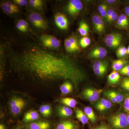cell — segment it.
Segmentation results:
<instances>
[{"instance_id": "obj_1", "label": "cell", "mask_w": 129, "mask_h": 129, "mask_svg": "<svg viewBox=\"0 0 129 129\" xmlns=\"http://www.w3.org/2000/svg\"><path fill=\"white\" fill-rule=\"evenodd\" d=\"M12 62L19 71L45 81L69 79L76 86L86 78L84 73L69 57L37 46L17 54Z\"/></svg>"}, {"instance_id": "obj_2", "label": "cell", "mask_w": 129, "mask_h": 129, "mask_svg": "<svg viewBox=\"0 0 129 129\" xmlns=\"http://www.w3.org/2000/svg\"><path fill=\"white\" fill-rule=\"evenodd\" d=\"M27 105V102L19 97H14L9 102V106L11 112L13 115H18Z\"/></svg>"}, {"instance_id": "obj_3", "label": "cell", "mask_w": 129, "mask_h": 129, "mask_svg": "<svg viewBox=\"0 0 129 129\" xmlns=\"http://www.w3.org/2000/svg\"><path fill=\"white\" fill-rule=\"evenodd\" d=\"M110 122L112 126L116 129H123L128 125L127 116L124 113L113 115L110 119Z\"/></svg>"}, {"instance_id": "obj_4", "label": "cell", "mask_w": 129, "mask_h": 129, "mask_svg": "<svg viewBox=\"0 0 129 129\" xmlns=\"http://www.w3.org/2000/svg\"><path fill=\"white\" fill-rule=\"evenodd\" d=\"M29 19L36 27L44 30L47 28L48 26L46 21L39 13L32 12L29 16Z\"/></svg>"}, {"instance_id": "obj_5", "label": "cell", "mask_w": 129, "mask_h": 129, "mask_svg": "<svg viewBox=\"0 0 129 129\" xmlns=\"http://www.w3.org/2000/svg\"><path fill=\"white\" fill-rule=\"evenodd\" d=\"M40 39L43 45L47 48L56 49L60 46V41L53 36L43 35L41 36Z\"/></svg>"}, {"instance_id": "obj_6", "label": "cell", "mask_w": 129, "mask_h": 129, "mask_svg": "<svg viewBox=\"0 0 129 129\" xmlns=\"http://www.w3.org/2000/svg\"><path fill=\"white\" fill-rule=\"evenodd\" d=\"M122 36L118 33L109 34L105 38L106 45L110 48H115L119 46L122 41Z\"/></svg>"}, {"instance_id": "obj_7", "label": "cell", "mask_w": 129, "mask_h": 129, "mask_svg": "<svg viewBox=\"0 0 129 129\" xmlns=\"http://www.w3.org/2000/svg\"><path fill=\"white\" fill-rule=\"evenodd\" d=\"M83 3L80 0H71L67 6V11L70 15L77 16L83 9Z\"/></svg>"}, {"instance_id": "obj_8", "label": "cell", "mask_w": 129, "mask_h": 129, "mask_svg": "<svg viewBox=\"0 0 129 129\" xmlns=\"http://www.w3.org/2000/svg\"><path fill=\"white\" fill-rule=\"evenodd\" d=\"M57 26L62 30H67L69 27V22L66 16L61 13H56L54 17Z\"/></svg>"}, {"instance_id": "obj_9", "label": "cell", "mask_w": 129, "mask_h": 129, "mask_svg": "<svg viewBox=\"0 0 129 129\" xmlns=\"http://www.w3.org/2000/svg\"><path fill=\"white\" fill-rule=\"evenodd\" d=\"M100 91L93 88H86L83 91L82 95L85 99L89 101L95 102L99 99Z\"/></svg>"}, {"instance_id": "obj_10", "label": "cell", "mask_w": 129, "mask_h": 129, "mask_svg": "<svg viewBox=\"0 0 129 129\" xmlns=\"http://www.w3.org/2000/svg\"><path fill=\"white\" fill-rule=\"evenodd\" d=\"M107 54V51L106 48L102 47H97L93 48L90 52L88 56L92 58H104Z\"/></svg>"}, {"instance_id": "obj_11", "label": "cell", "mask_w": 129, "mask_h": 129, "mask_svg": "<svg viewBox=\"0 0 129 129\" xmlns=\"http://www.w3.org/2000/svg\"><path fill=\"white\" fill-rule=\"evenodd\" d=\"M1 7L4 12L8 14H15L19 11V8L17 5L9 1L3 3Z\"/></svg>"}, {"instance_id": "obj_12", "label": "cell", "mask_w": 129, "mask_h": 129, "mask_svg": "<svg viewBox=\"0 0 129 129\" xmlns=\"http://www.w3.org/2000/svg\"><path fill=\"white\" fill-rule=\"evenodd\" d=\"M92 19L95 29L97 32L99 33L104 32L105 26L102 17L99 15H94L92 16Z\"/></svg>"}, {"instance_id": "obj_13", "label": "cell", "mask_w": 129, "mask_h": 129, "mask_svg": "<svg viewBox=\"0 0 129 129\" xmlns=\"http://www.w3.org/2000/svg\"><path fill=\"white\" fill-rule=\"evenodd\" d=\"M28 127V129H51V125L47 121H39L29 124Z\"/></svg>"}, {"instance_id": "obj_14", "label": "cell", "mask_w": 129, "mask_h": 129, "mask_svg": "<svg viewBox=\"0 0 129 129\" xmlns=\"http://www.w3.org/2000/svg\"><path fill=\"white\" fill-rule=\"evenodd\" d=\"M56 112L58 116L61 118L70 117L73 113L72 109L66 106H58L56 108Z\"/></svg>"}, {"instance_id": "obj_15", "label": "cell", "mask_w": 129, "mask_h": 129, "mask_svg": "<svg viewBox=\"0 0 129 129\" xmlns=\"http://www.w3.org/2000/svg\"><path fill=\"white\" fill-rule=\"evenodd\" d=\"M112 103L109 100L102 99L98 102L95 105V107L98 111L103 112L109 109L112 107Z\"/></svg>"}, {"instance_id": "obj_16", "label": "cell", "mask_w": 129, "mask_h": 129, "mask_svg": "<svg viewBox=\"0 0 129 129\" xmlns=\"http://www.w3.org/2000/svg\"><path fill=\"white\" fill-rule=\"evenodd\" d=\"M39 115L36 111L31 110L27 112L24 116L23 121L24 123L34 122L39 118Z\"/></svg>"}, {"instance_id": "obj_17", "label": "cell", "mask_w": 129, "mask_h": 129, "mask_svg": "<svg viewBox=\"0 0 129 129\" xmlns=\"http://www.w3.org/2000/svg\"><path fill=\"white\" fill-rule=\"evenodd\" d=\"M128 62L129 61L124 58L114 60L112 63V68L114 71H119L127 65Z\"/></svg>"}, {"instance_id": "obj_18", "label": "cell", "mask_w": 129, "mask_h": 129, "mask_svg": "<svg viewBox=\"0 0 129 129\" xmlns=\"http://www.w3.org/2000/svg\"><path fill=\"white\" fill-rule=\"evenodd\" d=\"M120 75L117 71H113L108 76V82L109 84L111 85L117 84L120 80Z\"/></svg>"}, {"instance_id": "obj_19", "label": "cell", "mask_w": 129, "mask_h": 129, "mask_svg": "<svg viewBox=\"0 0 129 129\" xmlns=\"http://www.w3.org/2000/svg\"><path fill=\"white\" fill-rule=\"evenodd\" d=\"M78 30L81 36L85 37L89 35V25L84 21H81L79 24Z\"/></svg>"}, {"instance_id": "obj_20", "label": "cell", "mask_w": 129, "mask_h": 129, "mask_svg": "<svg viewBox=\"0 0 129 129\" xmlns=\"http://www.w3.org/2000/svg\"><path fill=\"white\" fill-rule=\"evenodd\" d=\"M60 102L70 108L75 107L77 105V102L74 98H64L60 99Z\"/></svg>"}, {"instance_id": "obj_21", "label": "cell", "mask_w": 129, "mask_h": 129, "mask_svg": "<svg viewBox=\"0 0 129 129\" xmlns=\"http://www.w3.org/2000/svg\"><path fill=\"white\" fill-rule=\"evenodd\" d=\"M75 112L76 118L83 124H86L88 123V118L82 110L78 109L75 110Z\"/></svg>"}, {"instance_id": "obj_22", "label": "cell", "mask_w": 129, "mask_h": 129, "mask_svg": "<svg viewBox=\"0 0 129 129\" xmlns=\"http://www.w3.org/2000/svg\"><path fill=\"white\" fill-rule=\"evenodd\" d=\"M60 89L62 94H67L73 90V85L69 81H66L60 86Z\"/></svg>"}, {"instance_id": "obj_23", "label": "cell", "mask_w": 129, "mask_h": 129, "mask_svg": "<svg viewBox=\"0 0 129 129\" xmlns=\"http://www.w3.org/2000/svg\"><path fill=\"white\" fill-rule=\"evenodd\" d=\"M108 67V61L105 60L95 61L92 64V69L93 70L102 69Z\"/></svg>"}, {"instance_id": "obj_24", "label": "cell", "mask_w": 129, "mask_h": 129, "mask_svg": "<svg viewBox=\"0 0 129 129\" xmlns=\"http://www.w3.org/2000/svg\"><path fill=\"white\" fill-rule=\"evenodd\" d=\"M75 127L73 122L69 120H65L59 123L56 129H75Z\"/></svg>"}, {"instance_id": "obj_25", "label": "cell", "mask_w": 129, "mask_h": 129, "mask_svg": "<svg viewBox=\"0 0 129 129\" xmlns=\"http://www.w3.org/2000/svg\"><path fill=\"white\" fill-rule=\"evenodd\" d=\"M84 112L88 118L92 123H94L96 120L95 115L91 108L89 107H86L84 109Z\"/></svg>"}, {"instance_id": "obj_26", "label": "cell", "mask_w": 129, "mask_h": 129, "mask_svg": "<svg viewBox=\"0 0 129 129\" xmlns=\"http://www.w3.org/2000/svg\"><path fill=\"white\" fill-rule=\"evenodd\" d=\"M116 53L117 56L120 58H123L128 55L127 48L124 46L119 47L117 49Z\"/></svg>"}, {"instance_id": "obj_27", "label": "cell", "mask_w": 129, "mask_h": 129, "mask_svg": "<svg viewBox=\"0 0 129 129\" xmlns=\"http://www.w3.org/2000/svg\"><path fill=\"white\" fill-rule=\"evenodd\" d=\"M29 4L34 8L41 10L43 6V2L41 0H30L29 1Z\"/></svg>"}, {"instance_id": "obj_28", "label": "cell", "mask_w": 129, "mask_h": 129, "mask_svg": "<svg viewBox=\"0 0 129 129\" xmlns=\"http://www.w3.org/2000/svg\"><path fill=\"white\" fill-rule=\"evenodd\" d=\"M108 6L105 4H101L99 5L98 8V12L101 14V17L106 18L107 13L108 11Z\"/></svg>"}, {"instance_id": "obj_29", "label": "cell", "mask_w": 129, "mask_h": 129, "mask_svg": "<svg viewBox=\"0 0 129 129\" xmlns=\"http://www.w3.org/2000/svg\"><path fill=\"white\" fill-rule=\"evenodd\" d=\"M91 42L90 39L89 37L85 36L81 39L80 44L81 46L83 48H85L89 46Z\"/></svg>"}, {"instance_id": "obj_30", "label": "cell", "mask_w": 129, "mask_h": 129, "mask_svg": "<svg viewBox=\"0 0 129 129\" xmlns=\"http://www.w3.org/2000/svg\"><path fill=\"white\" fill-rule=\"evenodd\" d=\"M68 39L71 42V44L75 52L79 50L80 48L78 43L76 37L74 36H72L69 37Z\"/></svg>"}, {"instance_id": "obj_31", "label": "cell", "mask_w": 129, "mask_h": 129, "mask_svg": "<svg viewBox=\"0 0 129 129\" xmlns=\"http://www.w3.org/2000/svg\"><path fill=\"white\" fill-rule=\"evenodd\" d=\"M64 46L65 49L68 52L72 53L75 52L68 38L64 40Z\"/></svg>"}, {"instance_id": "obj_32", "label": "cell", "mask_w": 129, "mask_h": 129, "mask_svg": "<svg viewBox=\"0 0 129 129\" xmlns=\"http://www.w3.org/2000/svg\"><path fill=\"white\" fill-rule=\"evenodd\" d=\"M110 91L116 99L117 103H120L122 102L123 100V96L122 94L114 91L110 90Z\"/></svg>"}, {"instance_id": "obj_33", "label": "cell", "mask_w": 129, "mask_h": 129, "mask_svg": "<svg viewBox=\"0 0 129 129\" xmlns=\"http://www.w3.org/2000/svg\"><path fill=\"white\" fill-rule=\"evenodd\" d=\"M122 88L129 92V78H125L123 79L121 83Z\"/></svg>"}, {"instance_id": "obj_34", "label": "cell", "mask_w": 129, "mask_h": 129, "mask_svg": "<svg viewBox=\"0 0 129 129\" xmlns=\"http://www.w3.org/2000/svg\"><path fill=\"white\" fill-rule=\"evenodd\" d=\"M108 68H104L102 69L93 70L95 74L98 76H103L107 72Z\"/></svg>"}, {"instance_id": "obj_35", "label": "cell", "mask_w": 129, "mask_h": 129, "mask_svg": "<svg viewBox=\"0 0 129 129\" xmlns=\"http://www.w3.org/2000/svg\"><path fill=\"white\" fill-rule=\"evenodd\" d=\"M120 18L122 19V22L124 24L126 27L128 28L129 26V18L125 14H122L119 15Z\"/></svg>"}, {"instance_id": "obj_36", "label": "cell", "mask_w": 129, "mask_h": 129, "mask_svg": "<svg viewBox=\"0 0 129 129\" xmlns=\"http://www.w3.org/2000/svg\"><path fill=\"white\" fill-rule=\"evenodd\" d=\"M105 94L106 96L110 100V101H111L113 103H117V101H116V99L114 98V96L111 94L110 91L108 90L106 91L105 93Z\"/></svg>"}, {"instance_id": "obj_37", "label": "cell", "mask_w": 129, "mask_h": 129, "mask_svg": "<svg viewBox=\"0 0 129 129\" xmlns=\"http://www.w3.org/2000/svg\"><path fill=\"white\" fill-rule=\"evenodd\" d=\"M13 2L19 6H25L27 4L28 1L27 0H14Z\"/></svg>"}, {"instance_id": "obj_38", "label": "cell", "mask_w": 129, "mask_h": 129, "mask_svg": "<svg viewBox=\"0 0 129 129\" xmlns=\"http://www.w3.org/2000/svg\"><path fill=\"white\" fill-rule=\"evenodd\" d=\"M40 112L43 117L45 118L48 117L45 108V105H42L40 107Z\"/></svg>"}, {"instance_id": "obj_39", "label": "cell", "mask_w": 129, "mask_h": 129, "mask_svg": "<svg viewBox=\"0 0 129 129\" xmlns=\"http://www.w3.org/2000/svg\"><path fill=\"white\" fill-rule=\"evenodd\" d=\"M18 22L23 26L26 31H27L28 28V24L27 21L23 19H21L19 20Z\"/></svg>"}, {"instance_id": "obj_40", "label": "cell", "mask_w": 129, "mask_h": 129, "mask_svg": "<svg viewBox=\"0 0 129 129\" xmlns=\"http://www.w3.org/2000/svg\"><path fill=\"white\" fill-rule=\"evenodd\" d=\"M45 105V108L47 114V116L48 117L51 114L52 112L51 107V106L48 104H46V105Z\"/></svg>"}, {"instance_id": "obj_41", "label": "cell", "mask_w": 129, "mask_h": 129, "mask_svg": "<svg viewBox=\"0 0 129 129\" xmlns=\"http://www.w3.org/2000/svg\"><path fill=\"white\" fill-rule=\"evenodd\" d=\"M118 14H117V13L115 12H114L113 13L111 16V18L109 19V21L108 22V23H112L114 21H116L117 19L118 18Z\"/></svg>"}, {"instance_id": "obj_42", "label": "cell", "mask_w": 129, "mask_h": 129, "mask_svg": "<svg viewBox=\"0 0 129 129\" xmlns=\"http://www.w3.org/2000/svg\"><path fill=\"white\" fill-rule=\"evenodd\" d=\"M114 12V11L113 9H108L106 18L107 22H108V21H109V19L111 18V16H112Z\"/></svg>"}, {"instance_id": "obj_43", "label": "cell", "mask_w": 129, "mask_h": 129, "mask_svg": "<svg viewBox=\"0 0 129 129\" xmlns=\"http://www.w3.org/2000/svg\"><path fill=\"white\" fill-rule=\"evenodd\" d=\"M124 108L125 110L129 111V97L125 100L124 102Z\"/></svg>"}, {"instance_id": "obj_44", "label": "cell", "mask_w": 129, "mask_h": 129, "mask_svg": "<svg viewBox=\"0 0 129 129\" xmlns=\"http://www.w3.org/2000/svg\"><path fill=\"white\" fill-rule=\"evenodd\" d=\"M16 27L20 31L22 32H26V30L24 29V28L23 27V26L20 24L19 22H18L16 24Z\"/></svg>"}, {"instance_id": "obj_45", "label": "cell", "mask_w": 129, "mask_h": 129, "mask_svg": "<svg viewBox=\"0 0 129 129\" xmlns=\"http://www.w3.org/2000/svg\"><path fill=\"white\" fill-rule=\"evenodd\" d=\"M94 129H109V128L106 125L102 124L95 127Z\"/></svg>"}, {"instance_id": "obj_46", "label": "cell", "mask_w": 129, "mask_h": 129, "mask_svg": "<svg viewBox=\"0 0 129 129\" xmlns=\"http://www.w3.org/2000/svg\"><path fill=\"white\" fill-rule=\"evenodd\" d=\"M119 72H129V65L127 64Z\"/></svg>"}, {"instance_id": "obj_47", "label": "cell", "mask_w": 129, "mask_h": 129, "mask_svg": "<svg viewBox=\"0 0 129 129\" xmlns=\"http://www.w3.org/2000/svg\"><path fill=\"white\" fill-rule=\"evenodd\" d=\"M124 12L125 15L129 18V6L126 7L125 8Z\"/></svg>"}, {"instance_id": "obj_48", "label": "cell", "mask_w": 129, "mask_h": 129, "mask_svg": "<svg viewBox=\"0 0 129 129\" xmlns=\"http://www.w3.org/2000/svg\"><path fill=\"white\" fill-rule=\"evenodd\" d=\"M119 73L123 75L129 76V72H119Z\"/></svg>"}, {"instance_id": "obj_49", "label": "cell", "mask_w": 129, "mask_h": 129, "mask_svg": "<svg viewBox=\"0 0 129 129\" xmlns=\"http://www.w3.org/2000/svg\"><path fill=\"white\" fill-rule=\"evenodd\" d=\"M6 126H5V125L1 124L0 125V129H6Z\"/></svg>"}, {"instance_id": "obj_50", "label": "cell", "mask_w": 129, "mask_h": 129, "mask_svg": "<svg viewBox=\"0 0 129 129\" xmlns=\"http://www.w3.org/2000/svg\"><path fill=\"white\" fill-rule=\"evenodd\" d=\"M107 1L108 3H114V2H116V1Z\"/></svg>"}, {"instance_id": "obj_51", "label": "cell", "mask_w": 129, "mask_h": 129, "mask_svg": "<svg viewBox=\"0 0 129 129\" xmlns=\"http://www.w3.org/2000/svg\"><path fill=\"white\" fill-rule=\"evenodd\" d=\"M127 48V51H128V54L129 55V45L128 46V47Z\"/></svg>"}, {"instance_id": "obj_52", "label": "cell", "mask_w": 129, "mask_h": 129, "mask_svg": "<svg viewBox=\"0 0 129 129\" xmlns=\"http://www.w3.org/2000/svg\"><path fill=\"white\" fill-rule=\"evenodd\" d=\"M16 129H24L21 128H16Z\"/></svg>"}, {"instance_id": "obj_53", "label": "cell", "mask_w": 129, "mask_h": 129, "mask_svg": "<svg viewBox=\"0 0 129 129\" xmlns=\"http://www.w3.org/2000/svg\"></svg>"}]
</instances>
